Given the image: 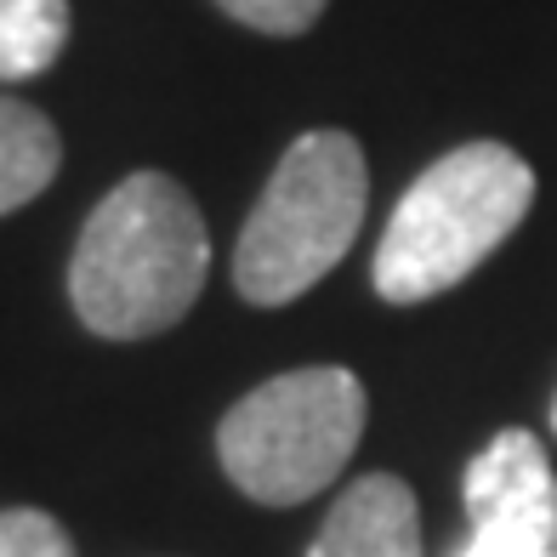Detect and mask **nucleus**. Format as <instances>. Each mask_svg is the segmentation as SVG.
Wrapping results in <instances>:
<instances>
[{
	"instance_id": "nucleus-6",
	"label": "nucleus",
	"mask_w": 557,
	"mask_h": 557,
	"mask_svg": "<svg viewBox=\"0 0 557 557\" xmlns=\"http://www.w3.org/2000/svg\"><path fill=\"white\" fill-rule=\"evenodd\" d=\"M308 557H421V512L404 478H359L324 518Z\"/></svg>"
},
{
	"instance_id": "nucleus-12",
	"label": "nucleus",
	"mask_w": 557,
	"mask_h": 557,
	"mask_svg": "<svg viewBox=\"0 0 557 557\" xmlns=\"http://www.w3.org/2000/svg\"><path fill=\"white\" fill-rule=\"evenodd\" d=\"M552 426H557V398H552Z\"/></svg>"
},
{
	"instance_id": "nucleus-5",
	"label": "nucleus",
	"mask_w": 557,
	"mask_h": 557,
	"mask_svg": "<svg viewBox=\"0 0 557 557\" xmlns=\"http://www.w3.org/2000/svg\"><path fill=\"white\" fill-rule=\"evenodd\" d=\"M467 512L478 546L500 557H557V478L535 433H506L467 467Z\"/></svg>"
},
{
	"instance_id": "nucleus-10",
	"label": "nucleus",
	"mask_w": 557,
	"mask_h": 557,
	"mask_svg": "<svg viewBox=\"0 0 557 557\" xmlns=\"http://www.w3.org/2000/svg\"><path fill=\"white\" fill-rule=\"evenodd\" d=\"M216 7L245 23V29H262V35H301L308 23L324 12V0H216Z\"/></svg>"
},
{
	"instance_id": "nucleus-8",
	"label": "nucleus",
	"mask_w": 557,
	"mask_h": 557,
	"mask_svg": "<svg viewBox=\"0 0 557 557\" xmlns=\"http://www.w3.org/2000/svg\"><path fill=\"white\" fill-rule=\"evenodd\" d=\"M69 40V0H0V81L52 69Z\"/></svg>"
},
{
	"instance_id": "nucleus-7",
	"label": "nucleus",
	"mask_w": 557,
	"mask_h": 557,
	"mask_svg": "<svg viewBox=\"0 0 557 557\" xmlns=\"http://www.w3.org/2000/svg\"><path fill=\"white\" fill-rule=\"evenodd\" d=\"M63 143L52 132V120L29 103L0 97V216L29 206V199L58 176Z\"/></svg>"
},
{
	"instance_id": "nucleus-11",
	"label": "nucleus",
	"mask_w": 557,
	"mask_h": 557,
	"mask_svg": "<svg viewBox=\"0 0 557 557\" xmlns=\"http://www.w3.org/2000/svg\"><path fill=\"white\" fill-rule=\"evenodd\" d=\"M455 557H500V552H490V546H478V541H467V546L455 552Z\"/></svg>"
},
{
	"instance_id": "nucleus-2",
	"label": "nucleus",
	"mask_w": 557,
	"mask_h": 557,
	"mask_svg": "<svg viewBox=\"0 0 557 557\" xmlns=\"http://www.w3.org/2000/svg\"><path fill=\"white\" fill-rule=\"evenodd\" d=\"M535 206V171L506 143H467L426 165L375 245V290L393 308L426 301L490 257Z\"/></svg>"
},
{
	"instance_id": "nucleus-1",
	"label": "nucleus",
	"mask_w": 557,
	"mask_h": 557,
	"mask_svg": "<svg viewBox=\"0 0 557 557\" xmlns=\"http://www.w3.org/2000/svg\"><path fill=\"white\" fill-rule=\"evenodd\" d=\"M211 273L199 206L165 171H137L91 211L69 262V296L86 331L137 342L183 319Z\"/></svg>"
},
{
	"instance_id": "nucleus-3",
	"label": "nucleus",
	"mask_w": 557,
	"mask_h": 557,
	"mask_svg": "<svg viewBox=\"0 0 557 557\" xmlns=\"http://www.w3.org/2000/svg\"><path fill=\"white\" fill-rule=\"evenodd\" d=\"M364 194H370L364 148L347 132L296 137L239 234L234 250L239 296L250 308H285L301 290H313L347 257V245L364 222Z\"/></svg>"
},
{
	"instance_id": "nucleus-4",
	"label": "nucleus",
	"mask_w": 557,
	"mask_h": 557,
	"mask_svg": "<svg viewBox=\"0 0 557 557\" xmlns=\"http://www.w3.org/2000/svg\"><path fill=\"white\" fill-rule=\"evenodd\" d=\"M364 433V382L342 364L273 375L216 426L227 478L262 506H296L336 484Z\"/></svg>"
},
{
	"instance_id": "nucleus-9",
	"label": "nucleus",
	"mask_w": 557,
	"mask_h": 557,
	"mask_svg": "<svg viewBox=\"0 0 557 557\" xmlns=\"http://www.w3.org/2000/svg\"><path fill=\"white\" fill-rule=\"evenodd\" d=\"M0 557H74V546L52 512L12 506V512H0Z\"/></svg>"
}]
</instances>
